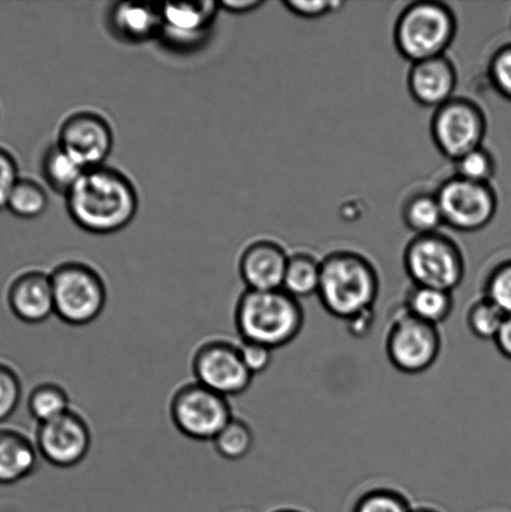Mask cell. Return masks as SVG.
Returning a JSON list of instances; mask_svg holds the SVG:
<instances>
[{
  "label": "cell",
  "mask_w": 511,
  "mask_h": 512,
  "mask_svg": "<svg viewBox=\"0 0 511 512\" xmlns=\"http://www.w3.org/2000/svg\"><path fill=\"white\" fill-rule=\"evenodd\" d=\"M134 185L119 170L89 169L67 195L70 218L90 234L108 235L128 227L138 212Z\"/></svg>",
  "instance_id": "cell-1"
},
{
  "label": "cell",
  "mask_w": 511,
  "mask_h": 512,
  "mask_svg": "<svg viewBox=\"0 0 511 512\" xmlns=\"http://www.w3.org/2000/svg\"><path fill=\"white\" fill-rule=\"evenodd\" d=\"M380 291L377 269L362 254L338 250L322 259L318 298L327 313L339 320L374 309Z\"/></svg>",
  "instance_id": "cell-2"
},
{
  "label": "cell",
  "mask_w": 511,
  "mask_h": 512,
  "mask_svg": "<svg viewBox=\"0 0 511 512\" xmlns=\"http://www.w3.org/2000/svg\"><path fill=\"white\" fill-rule=\"evenodd\" d=\"M235 325L243 341L275 350L292 343L304 326L302 304L283 289L245 290L235 309Z\"/></svg>",
  "instance_id": "cell-3"
},
{
  "label": "cell",
  "mask_w": 511,
  "mask_h": 512,
  "mask_svg": "<svg viewBox=\"0 0 511 512\" xmlns=\"http://www.w3.org/2000/svg\"><path fill=\"white\" fill-rule=\"evenodd\" d=\"M458 22L449 5L420 0L407 5L394 27V43L410 64L442 57L453 44Z\"/></svg>",
  "instance_id": "cell-4"
},
{
  "label": "cell",
  "mask_w": 511,
  "mask_h": 512,
  "mask_svg": "<svg viewBox=\"0 0 511 512\" xmlns=\"http://www.w3.org/2000/svg\"><path fill=\"white\" fill-rule=\"evenodd\" d=\"M403 263L413 285L449 293L462 285L465 276L462 249L440 232L415 235L405 247Z\"/></svg>",
  "instance_id": "cell-5"
},
{
  "label": "cell",
  "mask_w": 511,
  "mask_h": 512,
  "mask_svg": "<svg viewBox=\"0 0 511 512\" xmlns=\"http://www.w3.org/2000/svg\"><path fill=\"white\" fill-rule=\"evenodd\" d=\"M55 315L72 326L92 324L107 304L102 276L83 263H64L50 274Z\"/></svg>",
  "instance_id": "cell-6"
},
{
  "label": "cell",
  "mask_w": 511,
  "mask_h": 512,
  "mask_svg": "<svg viewBox=\"0 0 511 512\" xmlns=\"http://www.w3.org/2000/svg\"><path fill=\"white\" fill-rule=\"evenodd\" d=\"M487 115L478 103L454 97L434 110L430 135L443 157L455 162L472 150L483 147L487 134Z\"/></svg>",
  "instance_id": "cell-7"
},
{
  "label": "cell",
  "mask_w": 511,
  "mask_h": 512,
  "mask_svg": "<svg viewBox=\"0 0 511 512\" xmlns=\"http://www.w3.org/2000/svg\"><path fill=\"white\" fill-rule=\"evenodd\" d=\"M390 364L400 373L418 375L432 368L442 350L438 326L410 315L404 306L395 313L385 340Z\"/></svg>",
  "instance_id": "cell-8"
},
{
  "label": "cell",
  "mask_w": 511,
  "mask_h": 512,
  "mask_svg": "<svg viewBox=\"0 0 511 512\" xmlns=\"http://www.w3.org/2000/svg\"><path fill=\"white\" fill-rule=\"evenodd\" d=\"M175 428L195 441H213L233 419L228 398L198 383L182 386L170 403Z\"/></svg>",
  "instance_id": "cell-9"
},
{
  "label": "cell",
  "mask_w": 511,
  "mask_h": 512,
  "mask_svg": "<svg viewBox=\"0 0 511 512\" xmlns=\"http://www.w3.org/2000/svg\"><path fill=\"white\" fill-rule=\"evenodd\" d=\"M435 194L444 225L460 233L480 232L498 212V195L492 184L469 182L453 175L440 184Z\"/></svg>",
  "instance_id": "cell-10"
},
{
  "label": "cell",
  "mask_w": 511,
  "mask_h": 512,
  "mask_svg": "<svg viewBox=\"0 0 511 512\" xmlns=\"http://www.w3.org/2000/svg\"><path fill=\"white\" fill-rule=\"evenodd\" d=\"M193 373L198 384L225 398L242 395L254 379L243 363L238 345L224 340L200 346L194 355Z\"/></svg>",
  "instance_id": "cell-11"
},
{
  "label": "cell",
  "mask_w": 511,
  "mask_h": 512,
  "mask_svg": "<svg viewBox=\"0 0 511 512\" xmlns=\"http://www.w3.org/2000/svg\"><path fill=\"white\" fill-rule=\"evenodd\" d=\"M38 453L55 468L68 469L82 463L92 446V433L83 416L70 410L60 418L39 425Z\"/></svg>",
  "instance_id": "cell-12"
},
{
  "label": "cell",
  "mask_w": 511,
  "mask_h": 512,
  "mask_svg": "<svg viewBox=\"0 0 511 512\" xmlns=\"http://www.w3.org/2000/svg\"><path fill=\"white\" fill-rule=\"evenodd\" d=\"M113 130L99 114L70 115L59 130L58 145L85 170L103 167L113 149Z\"/></svg>",
  "instance_id": "cell-13"
},
{
  "label": "cell",
  "mask_w": 511,
  "mask_h": 512,
  "mask_svg": "<svg viewBox=\"0 0 511 512\" xmlns=\"http://www.w3.org/2000/svg\"><path fill=\"white\" fill-rule=\"evenodd\" d=\"M407 84L415 103L435 110L454 98L458 84L457 68L447 55L413 63Z\"/></svg>",
  "instance_id": "cell-14"
},
{
  "label": "cell",
  "mask_w": 511,
  "mask_h": 512,
  "mask_svg": "<svg viewBox=\"0 0 511 512\" xmlns=\"http://www.w3.org/2000/svg\"><path fill=\"white\" fill-rule=\"evenodd\" d=\"M219 8V3L210 0L160 5V35L177 47H190L208 33Z\"/></svg>",
  "instance_id": "cell-15"
},
{
  "label": "cell",
  "mask_w": 511,
  "mask_h": 512,
  "mask_svg": "<svg viewBox=\"0 0 511 512\" xmlns=\"http://www.w3.org/2000/svg\"><path fill=\"white\" fill-rule=\"evenodd\" d=\"M288 260L289 255L282 245L272 240H259L244 250L239 273L248 290H280L283 289Z\"/></svg>",
  "instance_id": "cell-16"
},
{
  "label": "cell",
  "mask_w": 511,
  "mask_h": 512,
  "mask_svg": "<svg viewBox=\"0 0 511 512\" xmlns=\"http://www.w3.org/2000/svg\"><path fill=\"white\" fill-rule=\"evenodd\" d=\"M8 304L27 324H40L55 314L52 279L43 271H27L10 284Z\"/></svg>",
  "instance_id": "cell-17"
},
{
  "label": "cell",
  "mask_w": 511,
  "mask_h": 512,
  "mask_svg": "<svg viewBox=\"0 0 511 512\" xmlns=\"http://www.w3.org/2000/svg\"><path fill=\"white\" fill-rule=\"evenodd\" d=\"M109 24L118 38L128 43H143L160 34V5L117 3L109 14Z\"/></svg>",
  "instance_id": "cell-18"
},
{
  "label": "cell",
  "mask_w": 511,
  "mask_h": 512,
  "mask_svg": "<svg viewBox=\"0 0 511 512\" xmlns=\"http://www.w3.org/2000/svg\"><path fill=\"white\" fill-rule=\"evenodd\" d=\"M38 449L14 429H0V485H13L37 470Z\"/></svg>",
  "instance_id": "cell-19"
},
{
  "label": "cell",
  "mask_w": 511,
  "mask_h": 512,
  "mask_svg": "<svg viewBox=\"0 0 511 512\" xmlns=\"http://www.w3.org/2000/svg\"><path fill=\"white\" fill-rule=\"evenodd\" d=\"M403 306L414 318L438 326L445 323L453 313V293L413 285L405 295Z\"/></svg>",
  "instance_id": "cell-20"
},
{
  "label": "cell",
  "mask_w": 511,
  "mask_h": 512,
  "mask_svg": "<svg viewBox=\"0 0 511 512\" xmlns=\"http://www.w3.org/2000/svg\"><path fill=\"white\" fill-rule=\"evenodd\" d=\"M322 275V260L309 253L289 255L283 290L294 299H307L317 295Z\"/></svg>",
  "instance_id": "cell-21"
},
{
  "label": "cell",
  "mask_w": 511,
  "mask_h": 512,
  "mask_svg": "<svg viewBox=\"0 0 511 512\" xmlns=\"http://www.w3.org/2000/svg\"><path fill=\"white\" fill-rule=\"evenodd\" d=\"M402 219L405 227L415 235L439 232L444 218L437 194L419 192L410 195L403 204Z\"/></svg>",
  "instance_id": "cell-22"
},
{
  "label": "cell",
  "mask_w": 511,
  "mask_h": 512,
  "mask_svg": "<svg viewBox=\"0 0 511 512\" xmlns=\"http://www.w3.org/2000/svg\"><path fill=\"white\" fill-rule=\"evenodd\" d=\"M85 172L87 170L75 162L58 144L50 147L44 154L43 177L55 193L68 195Z\"/></svg>",
  "instance_id": "cell-23"
},
{
  "label": "cell",
  "mask_w": 511,
  "mask_h": 512,
  "mask_svg": "<svg viewBox=\"0 0 511 512\" xmlns=\"http://www.w3.org/2000/svg\"><path fill=\"white\" fill-rule=\"evenodd\" d=\"M30 416L39 425L60 418L70 409V399L62 386L53 383H44L34 388L28 399Z\"/></svg>",
  "instance_id": "cell-24"
},
{
  "label": "cell",
  "mask_w": 511,
  "mask_h": 512,
  "mask_svg": "<svg viewBox=\"0 0 511 512\" xmlns=\"http://www.w3.org/2000/svg\"><path fill=\"white\" fill-rule=\"evenodd\" d=\"M213 444L224 460L240 461L253 450L254 433L245 421L233 418L213 440Z\"/></svg>",
  "instance_id": "cell-25"
},
{
  "label": "cell",
  "mask_w": 511,
  "mask_h": 512,
  "mask_svg": "<svg viewBox=\"0 0 511 512\" xmlns=\"http://www.w3.org/2000/svg\"><path fill=\"white\" fill-rule=\"evenodd\" d=\"M49 204L48 195L42 185L32 179H19L10 194L7 209L15 217L35 219L45 213Z\"/></svg>",
  "instance_id": "cell-26"
},
{
  "label": "cell",
  "mask_w": 511,
  "mask_h": 512,
  "mask_svg": "<svg viewBox=\"0 0 511 512\" xmlns=\"http://www.w3.org/2000/svg\"><path fill=\"white\" fill-rule=\"evenodd\" d=\"M507 316L493 301L483 296L468 310V328L478 339L494 341Z\"/></svg>",
  "instance_id": "cell-27"
},
{
  "label": "cell",
  "mask_w": 511,
  "mask_h": 512,
  "mask_svg": "<svg viewBox=\"0 0 511 512\" xmlns=\"http://www.w3.org/2000/svg\"><path fill=\"white\" fill-rule=\"evenodd\" d=\"M457 177L469 182L490 184L497 172V163L487 148L479 147L454 162Z\"/></svg>",
  "instance_id": "cell-28"
},
{
  "label": "cell",
  "mask_w": 511,
  "mask_h": 512,
  "mask_svg": "<svg viewBox=\"0 0 511 512\" xmlns=\"http://www.w3.org/2000/svg\"><path fill=\"white\" fill-rule=\"evenodd\" d=\"M353 512H413L404 495L389 489L368 491L357 501Z\"/></svg>",
  "instance_id": "cell-29"
},
{
  "label": "cell",
  "mask_w": 511,
  "mask_h": 512,
  "mask_svg": "<svg viewBox=\"0 0 511 512\" xmlns=\"http://www.w3.org/2000/svg\"><path fill=\"white\" fill-rule=\"evenodd\" d=\"M484 296L511 315V259L498 264L490 271L484 286Z\"/></svg>",
  "instance_id": "cell-30"
},
{
  "label": "cell",
  "mask_w": 511,
  "mask_h": 512,
  "mask_svg": "<svg viewBox=\"0 0 511 512\" xmlns=\"http://www.w3.org/2000/svg\"><path fill=\"white\" fill-rule=\"evenodd\" d=\"M22 399V383L9 365L0 363V423L15 413Z\"/></svg>",
  "instance_id": "cell-31"
},
{
  "label": "cell",
  "mask_w": 511,
  "mask_h": 512,
  "mask_svg": "<svg viewBox=\"0 0 511 512\" xmlns=\"http://www.w3.org/2000/svg\"><path fill=\"white\" fill-rule=\"evenodd\" d=\"M488 74L494 89L511 102V43L503 45L492 55Z\"/></svg>",
  "instance_id": "cell-32"
},
{
  "label": "cell",
  "mask_w": 511,
  "mask_h": 512,
  "mask_svg": "<svg viewBox=\"0 0 511 512\" xmlns=\"http://www.w3.org/2000/svg\"><path fill=\"white\" fill-rule=\"evenodd\" d=\"M285 8L290 13L304 19H318L327 17L334 12H339L344 7V2H335V0H313V2H303V0H285Z\"/></svg>",
  "instance_id": "cell-33"
},
{
  "label": "cell",
  "mask_w": 511,
  "mask_h": 512,
  "mask_svg": "<svg viewBox=\"0 0 511 512\" xmlns=\"http://www.w3.org/2000/svg\"><path fill=\"white\" fill-rule=\"evenodd\" d=\"M238 348L244 365L253 376L263 374L272 365L274 350L268 346L242 340V344L238 345Z\"/></svg>",
  "instance_id": "cell-34"
},
{
  "label": "cell",
  "mask_w": 511,
  "mask_h": 512,
  "mask_svg": "<svg viewBox=\"0 0 511 512\" xmlns=\"http://www.w3.org/2000/svg\"><path fill=\"white\" fill-rule=\"evenodd\" d=\"M18 164L12 154L0 148V210L7 209L10 194L19 182Z\"/></svg>",
  "instance_id": "cell-35"
},
{
  "label": "cell",
  "mask_w": 511,
  "mask_h": 512,
  "mask_svg": "<svg viewBox=\"0 0 511 512\" xmlns=\"http://www.w3.org/2000/svg\"><path fill=\"white\" fill-rule=\"evenodd\" d=\"M345 323H347L350 335L358 339L365 338L372 331L375 323L374 309L355 315L352 319L345 321Z\"/></svg>",
  "instance_id": "cell-36"
},
{
  "label": "cell",
  "mask_w": 511,
  "mask_h": 512,
  "mask_svg": "<svg viewBox=\"0 0 511 512\" xmlns=\"http://www.w3.org/2000/svg\"><path fill=\"white\" fill-rule=\"evenodd\" d=\"M262 0H225L219 7L233 14H247L263 7Z\"/></svg>",
  "instance_id": "cell-37"
},
{
  "label": "cell",
  "mask_w": 511,
  "mask_h": 512,
  "mask_svg": "<svg viewBox=\"0 0 511 512\" xmlns=\"http://www.w3.org/2000/svg\"><path fill=\"white\" fill-rule=\"evenodd\" d=\"M499 353L511 360V315L504 320L502 328H500L497 338L494 340Z\"/></svg>",
  "instance_id": "cell-38"
},
{
  "label": "cell",
  "mask_w": 511,
  "mask_h": 512,
  "mask_svg": "<svg viewBox=\"0 0 511 512\" xmlns=\"http://www.w3.org/2000/svg\"><path fill=\"white\" fill-rule=\"evenodd\" d=\"M413 512H439V511L430 509V508H418V509H413Z\"/></svg>",
  "instance_id": "cell-39"
},
{
  "label": "cell",
  "mask_w": 511,
  "mask_h": 512,
  "mask_svg": "<svg viewBox=\"0 0 511 512\" xmlns=\"http://www.w3.org/2000/svg\"><path fill=\"white\" fill-rule=\"evenodd\" d=\"M275 512H300V511H295V510H279V511H275Z\"/></svg>",
  "instance_id": "cell-40"
}]
</instances>
